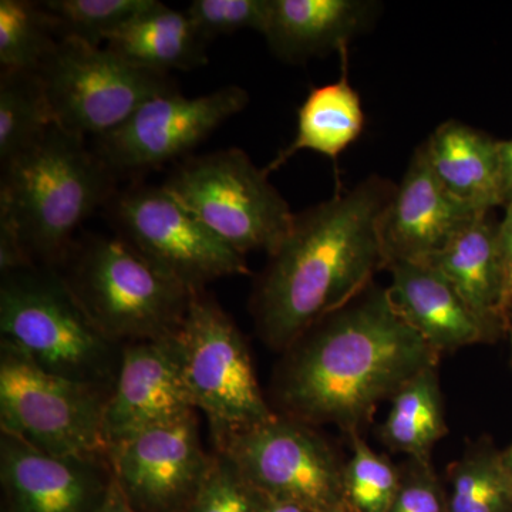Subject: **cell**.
Masks as SVG:
<instances>
[{"label": "cell", "instance_id": "cell-30", "mask_svg": "<svg viewBox=\"0 0 512 512\" xmlns=\"http://www.w3.org/2000/svg\"><path fill=\"white\" fill-rule=\"evenodd\" d=\"M271 0H194L185 13L207 42L251 29L264 35Z\"/></svg>", "mask_w": 512, "mask_h": 512}, {"label": "cell", "instance_id": "cell-32", "mask_svg": "<svg viewBox=\"0 0 512 512\" xmlns=\"http://www.w3.org/2000/svg\"><path fill=\"white\" fill-rule=\"evenodd\" d=\"M498 251L503 274V311L507 325L512 306V198L505 205L504 218L498 224Z\"/></svg>", "mask_w": 512, "mask_h": 512}, {"label": "cell", "instance_id": "cell-2", "mask_svg": "<svg viewBox=\"0 0 512 512\" xmlns=\"http://www.w3.org/2000/svg\"><path fill=\"white\" fill-rule=\"evenodd\" d=\"M397 184L373 174L295 214L256 279L249 309L258 338L284 353L303 332L355 298L386 269L379 224Z\"/></svg>", "mask_w": 512, "mask_h": 512}, {"label": "cell", "instance_id": "cell-24", "mask_svg": "<svg viewBox=\"0 0 512 512\" xmlns=\"http://www.w3.org/2000/svg\"><path fill=\"white\" fill-rule=\"evenodd\" d=\"M446 480L448 512H512V478L503 450L487 434L467 441Z\"/></svg>", "mask_w": 512, "mask_h": 512}, {"label": "cell", "instance_id": "cell-38", "mask_svg": "<svg viewBox=\"0 0 512 512\" xmlns=\"http://www.w3.org/2000/svg\"><path fill=\"white\" fill-rule=\"evenodd\" d=\"M328 512H356V511L352 510V508H350L348 504H345V505H342V507L335 508V510L328 511Z\"/></svg>", "mask_w": 512, "mask_h": 512}, {"label": "cell", "instance_id": "cell-27", "mask_svg": "<svg viewBox=\"0 0 512 512\" xmlns=\"http://www.w3.org/2000/svg\"><path fill=\"white\" fill-rule=\"evenodd\" d=\"M158 0H47L42 6L63 36L99 46L111 33L157 8Z\"/></svg>", "mask_w": 512, "mask_h": 512}, {"label": "cell", "instance_id": "cell-18", "mask_svg": "<svg viewBox=\"0 0 512 512\" xmlns=\"http://www.w3.org/2000/svg\"><path fill=\"white\" fill-rule=\"evenodd\" d=\"M390 302L437 355L485 343L483 329L453 285L423 262L387 265Z\"/></svg>", "mask_w": 512, "mask_h": 512}, {"label": "cell", "instance_id": "cell-5", "mask_svg": "<svg viewBox=\"0 0 512 512\" xmlns=\"http://www.w3.org/2000/svg\"><path fill=\"white\" fill-rule=\"evenodd\" d=\"M67 284L101 332L120 346L180 335L192 291L158 271L121 238L72 247Z\"/></svg>", "mask_w": 512, "mask_h": 512}, {"label": "cell", "instance_id": "cell-20", "mask_svg": "<svg viewBox=\"0 0 512 512\" xmlns=\"http://www.w3.org/2000/svg\"><path fill=\"white\" fill-rule=\"evenodd\" d=\"M443 187L476 212L505 207L498 140L457 120L440 124L423 143Z\"/></svg>", "mask_w": 512, "mask_h": 512}, {"label": "cell", "instance_id": "cell-23", "mask_svg": "<svg viewBox=\"0 0 512 512\" xmlns=\"http://www.w3.org/2000/svg\"><path fill=\"white\" fill-rule=\"evenodd\" d=\"M448 434L439 366L423 370L390 400L386 420L377 427L380 443L392 453L431 458V451Z\"/></svg>", "mask_w": 512, "mask_h": 512}, {"label": "cell", "instance_id": "cell-9", "mask_svg": "<svg viewBox=\"0 0 512 512\" xmlns=\"http://www.w3.org/2000/svg\"><path fill=\"white\" fill-rule=\"evenodd\" d=\"M37 74L57 126L83 138L106 136L148 100L178 92L167 74L74 36L60 37Z\"/></svg>", "mask_w": 512, "mask_h": 512}, {"label": "cell", "instance_id": "cell-33", "mask_svg": "<svg viewBox=\"0 0 512 512\" xmlns=\"http://www.w3.org/2000/svg\"><path fill=\"white\" fill-rule=\"evenodd\" d=\"M94 512H138L134 510L133 505L128 503L126 495L121 491L120 485L116 483L113 477L104 494L103 500Z\"/></svg>", "mask_w": 512, "mask_h": 512}, {"label": "cell", "instance_id": "cell-8", "mask_svg": "<svg viewBox=\"0 0 512 512\" xmlns=\"http://www.w3.org/2000/svg\"><path fill=\"white\" fill-rule=\"evenodd\" d=\"M180 342L185 382L195 410L207 417L215 448L275 416L247 340L207 289L192 291Z\"/></svg>", "mask_w": 512, "mask_h": 512}, {"label": "cell", "instance_id": "cell-16", "mask_svg": "<svg viewBox=\"0 0 512 512\" xmlns=\"http://www.w3.org/2000/svg\"><path fill=\"white\" fill-rule=\"evenodd\" d=\"M0 477L13 512H94L111 481L106 458L52 456L5 433Z\"/></svg>", "mask_w": 512, "mask_h": 512}, {"label": "cell", "instance_id": "cell-7", "mask_svg": "<svg viewBox=\"0 0 512 512\" xmlns=\"http://www.w3.org/2000/svg\"><path fill=\"white\" fill-rule=\"evenodd\" d=\"M110 394L53 375L15 343L0 340V429L59 457L106 458Z\"/></svg>", "mask_w": 512, "mask_h": 512}, {"label": "cell", "instance_id": "cell-17", "mask_svg": "<svg viewBox=\"0 0 512 512\" xmlns=\"http://www.w3.org/2000/svg\"><path fill=\"white\" fill-rule=\"evenodd\" d=\"M379 12L372 0H271L264 36L278 59L303 63L349 47Z\"/></svg>", "mask_w": 512, "mask_h": 512}, {"label": "cell", "instance_id": "cell-12", "mask_svg": "<svg viewBox=\"0 0 512 512\" xmlns=\"http://www.w3.org/2000/svg\"><path fill=\"white\" fill-rule=\"evenodd\" d=\"M247 90L227 86L210 94L180 92L148 100L116 130L94 138L97 154L114 173L143 171L183 156L248 106Z\"/></svg>", "mask_w": 512, "mask_h": 512}, {"label": "cell", "instance_id": "cell-26", "mask_svg": "<svg viewBox=\"0 0 512 512\" xmlns=\"http://www.w3.org/2000/svg\"><path fill=\"white\" fill-rule=\"evenodd\" d=\"M56 22L42 3L0 2V64L2 72L37 73L59 40Z\"/></svg>", "mask_w": 512, "mask_h": 512}, {"label": "cell", "instance_id": "cell-19", "mask_svg": "<svg viewBox=\"0 0 512 512\" xmlns=\"http://www.w3.org/2000/svg\"><path fill=\"white\" fill-rule=\"evenodd\" d=\"M498 224L493 212L478 215L446 248L420 261L453 285L483 329L485 343L507 338Z\"/></svg>", "mask_w": 512, "mask_h": 512}, {"label": "cell", "instance_id": "cell-28", "mask_svg": "<svg viewBox=\"0 0 512 512\" xmlns=\"http://www.w3.org/2000/svg\"><path fill=\"white\" fill-rule=\"evenodd\" d=\"M348 439L350 457L343 476L346 504L356 512H387L399 490V464L373 450L363 434H353Z\"/></svg>", "mask_w": 512, "mask_h": 512}, {"label": "cell", "instance_id": "cell-3", "mask_svg": "<svg viewBox=\"0 0 512 512\" xmlns=\"http://www.w3.org/2000/svg\"><path fill=\"white\" fill-rule=\"evenodd\" d=\"M0 221L18 234L32 261L63 264L73 234L116 191L114 171L84 138L50 128L36 146L2 165Z\"/></svg>", "mask_w": 512, "mask_h": 512}, {"label": "cell", "instance_id": "cell-35", "mask_svg": "<svg viewBox=\"0 0 512 512\" xmlns=\"http://www.w3.org/2000/svg\"><path fill=\"white\" fill-rule=\"evenodd\" d=\"M264 512H312L302 505L285 503V501L271 500L266 497Z\"/></svg>", "mask_w": 512, "mask_h": 512}, {"label": "cell", "instance_id": "cell-15", "mask_svg": "<svg viewBox=\"0 0 512 512\" xmlns=\"http://www.w3.org/2000/svg\"><path fill=\"white\" fill-rule=\"evenodd\" d=\"M481 214L485 212L470 210L443 187L420 144L380 220L386 268L437 254Z\"/></svg>", "mask_w": 512, "mask_h": 512}, {"label": "cell", "instance_id": "cell-11", "mask_svg": "<svg viewBox=\"0 0 512 512\" xmlns=\"http://www.w3.org/2000/svg\"><path fill=\"white\" fill-rule=\"evenodd\" d=\"M110 220L120 238L158 271L190 291L227 276L249 275L238 254L163 185H136L109 202Z\"/></svg>", "mask_w": 512, "mask_h": 512}, {"label": "cell", "instance_id": "cell-34", "mask_svg": "<svg viewBox=\"0 0 512 512\" xmlns=\"http://www.w3.org/2000/svg\"><path fill=\"white\" fill-rule=\"evenodd\" d=\"M498 157H500L501 181L505 205L512 198V138L511 140H498Z\"/></svg>", "mask_w": 512, "mask_h": 512}, {"label": "cell", "instance_id": "cell-6", "mask_svg": "<svg viewBox=\"0 0 512 512\" xmlns=\"http://www.w3.org/2000/svg\"><path fill=\"white\" fill-rule=\"evenodd\" d=\"M163 187L244 256L254 251L274 254L295 220L264 168L239 148L185 158Z\"/></svg>", "mask_w": 512, "mask_h": 512}, {"label": "cell", "instance_id": "cell-1", "mask_svg": "<svg viewBox=\"0 0 512 512\" xmlns=\"http://www.w3.org/2000/svg\"><path fill=\"white\" fill-rule=\"evenodd\" d=\"M440 359L373 281L281 353L269 403L311 426L363 434L380 403Z\"/></svg>", "mask_w": 512, "mask_h": 512}, {"label": "cell", "instance_id": "cell-13", "mask_svg": "<svg viewBox=\"0 0 512 512\" xmlns=\"http://www.w3.org/2000/svg\"><path fill=\"white\" fill-rule=\"evenodd\" d=\"M195 413L107 448L111 477L138 512H184L210 468Z\"/></svg>", "mask_w": 512, "mask_h": 512}, {"label": "cell", "instance_id": "cell-4", "mask_svg": "<svg viewBox=\"0 0 512 512\" xmlns=\"http://www.w3.org/2000/svg\"><path fill=\"white\" fill-rule=\"evenodd\" d=\"M0 330L53 375L107 394L116 384L123 346L101 332L53 268L36 265L2 276Z\"/></svg>", "mask_w": 512, "mask_h": 512}, {"label": "cell", "instance_id": "cell-25", "mask_svg": "<svg viewBox=\"0 0 512 512\" xmlns=\"http://www.w3.org/2000/svg\"><path fill=\"white\" fill-rule=\"evenodd\" d=\"M57 126L39 74L2 72L0 77V161L15 160Z\"/></svg>", "mask_w": 512, "mask_h": 512}, {"label": "cell", "instance_id": "cell-21", "mask_svg": "<svg viewBox=\"0 0 512 512\" xmlns=\"http://www.w3.org/2000/svg\"><path fill=\"white\" fill-rule=\"evenodd\" d=\"M342 76L338 82L313 87L298 110L292 143L279 151L264 171L274 173L299 151H315L338 163L346 148L362 136L366 117L362 100L349 80V47L340 50Z\"/></svg>", "mask_w": 512, "mask_h": 512}, {"label": "cell", "instance_id": "cell-10", "mask_svg": "<svg viewBox=\"0 0 512 512\" xmlns=\"http://www.w3.org/2000/svg\"><path fill=\"white\" fill-rule=\"evenodd\" d=\"M215 451L227 456L249 484L271 500L312 512L346 504L345 457L319 427L275 412Z\"/></svg>", "mask_w": 512, "mask_h": 512}, {"label": "cell", "instance_id": "cell-36", "mask_svg": "<svg viewBox=\"0 0 512 512\" xmlns=\"http://www.w3.org/2000/svg\"><path fill=\"white\" fill-rule=\"evenodd\" d=\"M503 458L505 467H507L508 473H510V476L512 478V443L507 448H504Z\"/></svg>", "mask_w": 512, "mask_h": 512}, {"label": "cell", "instance_id": "cell-31", "mask_svg": "<svg viewBox=\"0 0 512 512\" xmlns=\"http://www.w3.org/2000/svg\"><path fill=\"white\" fill-rule=\"evenodd\" d=\"M399 467V490L387 512H448L447 490L431 458L406 457Z\"/></svg>", "mask_w": 512, "mask_h": 512}, {"label": "cell", "instance_id": "cell-37", "mask_svg": "<svg viewBox=\"0 0 512 512\" xmlns=\"http://www.w3.org/2000/svg\"><path fill=\"white\" fill-rule=\"evenodd\" d=\"M507 338H508V340H510L511 367H512V306H511L510 313H508V319H507Z\"/></svg>", "mask_w": 512, "mask_h": 512}, {"label": "cell", "instance_id": "cell-22", "mask_svg": "<svg viewBox=\"0 0 512 512\" xmlns=\"http://www.w3.org/2000/svg\"><path fill=\"white\" fill-rule=\"evenodd\" d=\"M109 49L150 72L192 70L207 62L204 39L187 13L160 3L107 37Z\"/></svg>", "mask_w": 512, "mask_h": 512}, {"label": "cell", "instance_id": "cell-14", "mask_svg": "<svg viewBox=\"0 0 512 512\" xmlns=\"http://www.w3.org/2000/svg\"><path fill=\"white\" fill-rule=\"evenodd\" d=\"M192 413L180 335L123 346L119 375L104 406L107 448Z\"/></svg>", "mask_w": 512, "mask_h": 512}, {"label": "cell", "instance_id": "cell-29", "mask_svg": "<svg viewBox=\"0 0 512 512\" xmlns=\"http://www.w3.org/2000/svg\"><path fill=\"white\" fill-rule=\"evenodd\" d=\"M265 500L227 456L214 451L210 468L184 512H264Z\"/></svg>", "mask_w": 512, "mask_h": 512}]
</instances>
